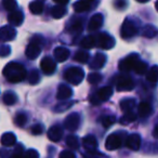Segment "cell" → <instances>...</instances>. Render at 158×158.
<instances>
[{
    "label": "cell",
    "instance_id": "cell-49",
    "mask_svg": "<svg viewBox=\"0 0 158 158\" xmlns=\"http://www.w3.org/2000/svg\"><path fill=\"white\" fill-rule=\"evenodd\" d=\"M153 136L155 139H158V125H156V127L153 130Z\"/></svg>",
    "mask_w": 158,
    "mask_h": 158
},
{
    "label": "cell",
    "instance_id": "cell-50",
    "mask_svg": "<svg viewBox=\"0 0 158 158\" xmlns=\"http://www.w3.org/2000/svg\"><path fill=\"white\" fill-rule=\"evenodd\" d=\"M0 156H1V158H7L8 152H6L5 149H1V152H0Z\"/></svg>",
    "mask_w": 158,
    "mask_h": 158
},
{
    "label": "cell",
    "instance_id": "cell-8",
    "mask_svg": "<svg viewBox=\"0 0 158 158\" xmlns=\"http://www.w3.org/2000/svg\"><path fill=\"white\" fill-rule=\"evenodd\" d=\"M80 125V115L77 113H72L66 117L65 121H64V127L69 131H75Z\"/></svg>",
    "mask_w": 158,
    "mask_h": 158
},
{
    "label": "cell",
    "instance_id": "cell-7",
    "mask_svg": "<svg viewBox=\"0 0 158 158\" xmlns=\"http://www.w3.org/2000/svg\"><path fill=\"white\" fill-rule=\"evenodd\" d=\"M112 94H113L112 87H110V86L103 87V88H101L97 93H95L93 99H91V103L98 105V104H100V102H104V101L110 100V98L112 97Z\"/></svg>",
    "mask_w": 158,
    "mask_h": 158
},
{
    "label": "cell",
    "instance_id": "cell-43",
    "mask_svg": "<svg viewBox=\"0 0 158 158\" xmlns=\"http://www.w3.org/2000/svg\"><path fill=\"white\" fill-rule=\"evenodd\" d=\"M23 158H39V154L36 149H28L24 153Z\"/></svg>",
    "mask_w": 158,
    "mask_h": 158
},
{
    "label": "cell",
    "instance_id": "cell-17",
    "mask_svg": "<svg viewBox=\"0 0 158 158\" xmlns=\"http://www.w3.org/2000/svg\"><path fill=\"white\" fill-rule=\"evenodd\" d=\"M8 20H9V23L12 26H20L23 23L24 15H23V13L20 10H14V11L10 12L9 16H8Z\"/></svg>",
    "mask_w": 158,
    "mask_h": 158
},
{
    "label": "cell",
    "instance_id": "cell-14",
    "mask_svg": "<svg viewBox=\"0 0 158 158\" xmlns=\"http://www.w3.org/2000/svg\"><path fill=\"white\" fill-rule=\"evenodd\" d=\"M73 95V90L70 87L66 86V85H61L57 88V93H56V99L60 101H65V100L70 99Z\"/></svg>",
    "mask_w": 158,
    "mask_h": 158
},
{
    "label": "cell",
    "instance_id": "cell-5",
    "mask_svg": "<svg viewBox=\"0 0 158 158\" xmlns=\"http://www.w3.org/2000/svg\"><path fill=\"white\" fill-rule=\"evenodd\" d=\"M121 37L123 39H130V38L134 37L138 34V28H136L135 24L132 21H130L129 19L125 20V22L121 25Z\"/></svg>",
    "mask_w": 158,
    "mask_h": 158
},
{
    "label": "cell",
    "instance_id": "cell-30",
    "mask_svg": "<svg viewBox=\"0 0 158 158\" xmlns=\"http://www.w3.org/2000/svg\"><path fill=\"white\" fill-rule=\"evenodd\" d=\"M80 47L85 49H91L95 47V35H90L88 37L84 38L80 42Z\"/></svg>",
    "mask_w": 158,
    "mask_h": 158
},
{
    "label": "cell",
    "instance_id": "cell-42",
    "mask_svg": "<svg viewBox=\"0 0 158 158\" xmlns=\"http://www.w3.org/2000/svg\"><path fill=\"white\" fill-rule=\"evenodd\" d=\"M73 103H74V102H69V103H60L54 107V110H55V112H57V113H59V112H64V110H68V108L73 105Z\"/></svg>",
    "mask_w": 158,
    "mask_h": 158
},
{
    "label": "cell",
    "instance_id": "cell-32",
    "mask_svg": "<svg viewBox=\"0 0 158 158\" xmlns=\"http://www.w3.org/2000/svg\"><path fill=\"white\" fill-rule=\"evenodd\" d=\"M157 33H158L157 29H156L153 25H146V26H144V28H143V31H142V35L146 38L155 37V36L157 35Z\"/></svg>",
    "mask_w": 158,
    "mask_h": 158
},
{
    "label": "cell",
    "instance_id": "cell-21",
    "mask_svg": "<svg viewBox=\"0 0 158 158\" xmlns=\"http://www.w3.org/2000/svg\"><path fill=\"white\" fill-rule=\"evenodd\" d=\"M69 56V51L64 47H57L54 50V59L57 62H64Z\"/></svg>",
    "mask_w": 158,
    "mask_h": 158
},
{
    "label": "cell",
    "instance_id": "cell-51",
    "mask_svg": "<svg viewBox=\"0 0 158 158\" xmlns=\"http://www.w3.org/2000/svg\"><path fill=\"white\" fill-rule=\"evenodd\" d=\"M136 1H138V2H147V1H148V0H136Z\"/></svg>",
    "mask_w": 158,
    "mask_h": 158
},
{
    "label": "cell",
    "instance_id": "cell-20",
    "mask_svg": "<svg viewBox=\"0 0 158 158\" xmlns=\"http://www.w3.org/2000/svg\"><path fill=\"white\" fill-rule=\"evenodd\" d=\"M0 142H1V145L6 147L9 146H13L16 143V136L14 135L12 132H7V133H3L0 138Z\"/></svg>",
    "mask_w": 158,
    "mask_h": 158
},
{
    "label": "cell",
    "instance_id": "cell-28",
    "mask_svg": "<svg viewBox=\"0 0 158 158\" xmlns=\"http://www.w3.org/2000/svg\"><path fill=\"white\" fill-rule=\"evenodd\" d=\"M65 14H66V9L64 6L57 5L51 9V15L54 19H61V18H63Z\"/></svg>",
    "mask_w": 158,
    "mask_h": 158
},
{
    "label": "cell",
    "instance_id": "cell-37",
    "mask_svg": "<svg viewBox=\"0 0 158 158\" xmlns=\"http://www.w3.org/2000/svg\"><path fill=\"white\" fill-rule=\"evenodd\" d=\"M134 72L139 75L145 74V73L147 72V64L142 61H139L138 63H136V65L134 66Z\"/></svg>",
    "mask_w": 158,
    "mask_h": 158
},
{
    "label": "cell",
    "instance_id": "cell-19",
    "mask_svg": "<svg viewBox=\"0 0 158 158\" xmlns=\"http://www.w3.org/2000/svg\"><path fill=\"white\" fill-rule=\"evenodd\" d=\"M82 144H84L85 148L87 152H92L97 151L98 148V141L93 135H87L82 139Z\"/></svg>",
    "mask_w": 158,
    "mask_h": 158
},
{
    "label": "cell",
    "instance_id": "cell-25",
    "mask_svg": "<svg viewBox=\"0 0 158 158\" xmlns=\"http://www.w3.org/2000/svg\"><path fill=\"white\" fill-rule=\"evenodd\" d=\"M29 10L33 14H40L44 11V2L40 0H35L29 3Z\"/></svg>",
    "mask_w": 158,
    "mask_h": 158
},
{
    "label": "cell",
    "instance_id": "cell-23",
    "mask_svg": "<svg viewBox=\"0 0 158 158\" xmlns=\"http://www.w3.org/2000/svg\"><path fill=\"white\" fill-rule=\"evenodd\" d=\"M91 3H89L86 0H79L77 2L74 3V10L77 13H82V12H86L90 9Z\"/></svg>",
    "mask_w": 158,
    "mask_h": 158
},
{
    "label": "cell",
    "instance_id": "cell-53",
    "mask_svg": "<svg viewBox=\"0 0 158 158\" xmlns=\"http://www.w3.org/2000/svg\"><path fill=\"white\" fill-rule=\"evenodd\" d=\"M86 1H88L89 3H92V2H94V0H86Z\"/></svg>",
    "mask_w": 158,
    "mask_h": 158
},
{
    "label": "cell",
    "instance_id": "cell-3",
    "mask_svg": "<svg viewBox=\"0 0 158 158\" xmlns=\"http://www.w3.org/2000/svg\"><path fill=\"white\" fill-rule=\"evenodd\" d=\"M42 39L39 36H35V37L31 39V44L27 46L26 50H25V54L28 59L31 60H35L39 56L40 51H41V44H42Z\"/></svg>",
    "mask_w": 158,
    "mask_h": 158
},
{
    "label": "cell",
    "instance_id": "cell-52",
    "mask_svg": "<svg viewBox=\"0 0 158 158\" xmlns=\"http://www.w3.org/2000/svg\"><path fill=\"white\" fill-rule=\"evenodd\" d=\"M155 8H156V10L158 11V1H156V3H155Z\"/></svg>",
    "mask_w": 158,
    "mask_h": 158
},
{
    "label": "cell",
    "instance_id": "cell-22",
    "mask_svg": "<svg viewBox=\"0 0 158 158\" xmlns=\"http://www.w3.org/2000/svg\"><path fill=\"white\" fill-rule=\"evenodd\" d=\"M152 113V106L149 105L148 103H146V102H142V103L139 104L138 106V114L140 117H143V118H145V117L149 116Z\"/></svg>",
    "mask_w": 158,
    "mask_h": 158
},
{
    "label": "cell",
    "instance_id": "cell-29",
    "mask_svg": "<svg viewBox=\"0 0 158 158\" xmlns=\"http://www.w3.org/2000/svg\"><path fill=\"white\" fill-rule=\"evenodd\" d=\"M16 100H18V97L13 91H7L2 97V101L6 105H13L16 102Z\"/></svg>",
    "mask_w": 158,
    "mask_h": 158
},
{
    "label": "cell",
    "instance_id": "cell-44",
    "mask_svg": "<svg viewBox=\"0 0 158 158\" xmlns=\"http://www.w3.org/2000/svg\"><path fill=\"white\" fill-rule=\"evenodd\" d=\"M10 51L11 48L9 46H6V44H1L0 46V56L1 57H6L10 54Z\"/></svg>",
    "mask_w": 158,
    "mask_h": 158
},
{
    "label": "cell",
    "instance_id": "cell-46",
    "mask_svg": "<svg viewBox=\"0 0 158 158\" xmlns=\"http://www.w3.org/2000/svg\"><path fill=\"white\" fill-rule=\"evenodd\" d=\"M60 158H76V156L72 151H63L60 154Z\"/></svg>",
    "mask_w": 158,
    "mask_h": 158
},
{
    "label": "cell",
    "instance_id": "cell-10",
    "mask_svg": "<svg viewBox=\"0 0 158 158\" xmlns=\"http://www.w3.org/2000/svg\"><path fill=\"white\" fill-rule=\"evenodd\" d=\"M15 36L16 31L14 27L11 26V25H6V26H2L0 28V41H11L15 38Z\"/></svg>",
    "mask_w": 158,
    "mask_h": 158
},
{
    "label": "cell",
    "instance_id": "cell-24",
    "mask_svg": "<svg viewBox=\"0 0 158 158\" xmlns=\"http://www.w3.org/2000/svg\"><path fill=\"white\" fill-rule=\"evenodd\" d=\"M135 107V100L134 99H125L120 102V108L125 113L132 112Z\"/></svg>",
    "mask_w": 158,
    "mask_h": 158
},
{
    "label": "cell",
    "instance_id": "cell-26",
    "mask_svg": "<svg viewBox=\"0 0 158 158\" xmlns=\"http://www.w3.org/2000/svg\"><path fill=\"white\" fill-rule=\"evenodd\" d=\"M146 79L149 82H153V84H156V82L158 81V66L157 65L153 66V67L147 70Z\"/></svg>",
    "mask_w": 158,
    "mask_h": 158
},
{
    "label": "cell",
    "instance_id": "cell-47",
    "mask_svg": "<svg viewBox=\"0 0 158 158\" xmlns=\"http://www.w3.org/2000/svg\"><path fill=\"white\" fill-rule=\"evenodd\" d=\"M114 5H115V7L118 8V9H123L127 3H126V0H115Z\"/></svg>",
    "mask_w": 158,
    "mask_h": 158
},
{
    "label": "cell",
    "instance_id": "cell-38",
    "mask_svg": "<svg viewBox=\"0 0 158 158\" xmlns=\"http://www.w3.org/2000/svg\"><path fill=\"white\" fill-rule=\"evenodd\" d=\"M2 5L7 11L12 12L16 8V1L15 0H2Z\"/></svg>",
    "mask_w": 158,
    "mask_h": 158
},
{
    "label": "cell",
    "instance_id": "cell-40",
    "mask_svg": "<svg viewBox=\"0 0 158 158\" xmlns=\"http://www.w3.org/2000/svg\"><path fill=\"white\" fill-rule=\"evenodd\" d=\"M27 121V116L23 113H20V114L16 115L15 117V123L19 126V127H23V126L26 123Z\"/></svg>",
    "mask_w": 158,
    "mask_h": 158
},
{
    "label": "cell",
    "instance_id": "cell-36",
    "mask_svg": "<svg viewBox=\"0 0 158 158\" xmlns=\"http://www.w3.org/2000/svg\"><path fill=\"white\" fill-rule=\"evenodd\" d=\"M135 119H136V115L134 114L133 112L125 113V115L121 117L120 123H123V125H128V123H133Z\"/></svg>",
    "mask_w": 158,
    "mask_h": 158
},
{
    "label": "cell",
    "instance_id": "cell-15",
    "mask_svg": "<svg viewBox=\"0 0 158 158\" xmlns=\"http://www.w3.org/2000/svg\"><path fill=\"white\" fill-rule=\"evenodd\" d=\"M103 24V15L100 13H97L90 19L88 23V31H94L99 29Z\"/></svg>",
    "mask_w": 158,
    "mask_h": 158
},
{
    "label": "cell",
    "instance_id": "cell-27",
    "mask_svg": "<svg viewBox=\"0 0 158 158\" xmlns=\"http://www.w3.org/2000/svg\"><path fill=\"white\" fill-rule=\"evenodd\" d=\"M69 31L73 34H79L82 31V22L81 20L76 19V20H73L69 23Z\"/></svg>",
    "mask_w": 158,
    "mask_h": 158
},
{
    "label": "cell",
    "instance_id": "cell-41",
    "mask_svg": "<svg viewBox=\"0 0 158 158\" xmlns=\"http://www.w3.org/2000/svg\"><path fill=\"white\" fill-rule=\"evenodd\" d=\"M84 158H106L104 155H102L101 153H99L98 151H92V152H87L86 154H84Z\"/></svg>",
    "mask_w": 158,
    "mask_h": 158
},
{
    "label": "cell",
    "instance_id": "cell-13",
    "mask_svg": "<svg viewBox=\"0 0 158 158\" xmlns=\"http://www.w3.org/2000/svg\"><path fill=\"white\" fill-rule=\"evenodd\" d=\"M126 145L131 151H139L141 146V136L138 133L130 134L126 140Z\"/></svg>",
    "mask_w": 158,
    "mask_h": 158
},
{
    "label": "cell",
    "instance_id": "cell-31",
    "mask_svg": "<svg viewBox=\"0 0 158 158\" xmlns=\"http://www.w3.org/2000/svg\"><path fill=\"white\" fill-rule=\"evenodd\" d=\"M74 60L76 62H79L81 64H86L89 60V53L87 51H77L74 56Z\"/></svg>",
    "mask_w": 158,
    "mask_h": 158
},
{
    "label": "cell",
    "instance_id": "cell-45",
    "mask_svg": "<svg viewBox=\"0 0 158 158\" xmlns=\"http://www.w3.org/2000/svg\"><path fill=\"white\" fill-rule=\"evenodd\" d=\"M44 132V126L40 125V123H37V125H34L31 127V133L35 134V135H39Z\"/></svg>",
    "mask_w": 158,
    "mask_h": 158
},
{
    "label": "cell",
    "instance_id": "cell-1",
    "mask_svg": "<svg viewBox=\"0 0 158 158\" xmlns=\"http://www.w3.org/2000/svg\"><path fill=\"white\" fill-rule=\"evenodd\" d=\"M2 74L7 78L8 81L12 82V84H18V82L23 81L27 77L24 66L16 62H11L8 65H6L2 70Z\"/></svg>",
    "mask_w": 158,
    "mask_h": 158
},
{
    "label": "cell",
    "instance_id": "cell-33",
    "mask_svg": "<svg viewBox=\"0 0 158 158\" xmlns=\"http://www.w3.org/2000/svg\"><path fill=\"white\" fill-rule=\"evenodd\" d=\"M27 79H28V82L31 85H36L40 81V75L38 73V70L33 69L29 72L28 76H27Z\"/></svg>",
    "mask_w": 158,
    "mask_h": 158
},
{
    "label": "cell",
    "instance_id": "cell-34",
    "mask_svg": "<svg viewBox=\"0 0 158 158\" xmlns=\"http://www.w3.org/2000/svg\"><path fill=\"white\" fill-rule=\"evenodd\" d=\"M66 144L70 149H78L79 148V141L78 138L75 135H69L66 139Z\"/></svg>",
    "mask_w": 158,
    "mask_h": 158
},
{
    "label": "cell",
    "instance_id": "cell-39",
    "mask_svg": "<svg viewBox=\"0 0 158 158\" xmlns=\"http://www.w3.org/2000/svg\"><path fill=\"white\" fill-rule=\"evenodd\" d=\"M116 121V117L115 116H105L102 118V125L104 128H108L112 125H114Z\"/></svg>",
    "mask_w": 158,
    "mask_h": 158
},
{
    "label": "cell",
    "instance_id": "cell-2",
    "mask_svg": "<svg viewBox=\"0 0 158 158\" xmlns=\"http://www.w3.org/2000/svg\"><path fill=\"white\" fill-rule=\"evenodd\" d=\"M85 73L79 67H70L64 73V79L72 85H79L84 80Z\"/></svg>",
    "mask_w": 158,
    "mask_h": 158
},
{
    "label": "cell",
    "instance_id": "cell-16",
    "mask_svg": "<svg viewBox=\"0 0 158 158\" xmlns=\"http://www.w3.org/2000/svg\"><path fill=\"white\" fill-rule=\"evenodd\" d=\"M63 136V129L60 126L55 125L49 129L48 131V138L49 140H51L52 142H59Z\"/></svg>",
    "mask_w": 158,
    "mask_h": 158
},
{
    "label": "cell",
    "instance_id": "cell-9",
    "mask_svg": "<svg viewBox=\"0 0 158 158\" xmlns=\"http://www.w3.org/2000/svg\"><path fill=\"white\" fill-rule=\"evenodd\" d=\"M123 144V140H121L120 135L117 133H113L107 136L105 141V148L107 151H115L118 149Z\"/></svg>",
    "mask_w": 158,
    "mask_h": 158
},
{
    "label": "cell",
    "instance_id": "cell-18",
    "mask_svg": "<svg viewBox=\"0 0 158 158\" xmlns=\"http://www.w3.org/2000/svg\"><path fill=\"white\" fill-rule=\"evenodd\" d=\"M106 63V55L103 53H97L95 56L93 57L92 62L90 63V68L92 69H100Z\"/></svg>",
    "mask_w": 158,
    "mask_h": 158
},
{
    "label": "cell",
    "instance_id": "cell-35",
    "mask_svg": "<svg viewBox=\"0 0 158 158\" xmlns=\"http://www.w3.org/2000/svg\"><path fill=\"white\" fill-rule=\"evenodd\" d=\"M87 80H88V82L91 85H98L101 82L102 75L99 74V73H91V74H89L88 77H87Z\"/></svg>",
    "mask_w": 158,
    "mask_h": 158
},
{
    "label": "cell",
    "instance_id": "cell-4",
    "mask_svg": "<svg viewBox=\"0 0 158 158\" xmlns=\"http://www.w3.org/2000/svg\"><path fill=\"white\" fill-rule=\"evenodd\" d=\"M115 46V39L106 33H101L95 35V47H99L104 50L112 49Z\"/></svg>",
    "mask_w": 158,
    "mask_h": 158
},
{
    "label": "cell",
    "instance_id": "cell-6",
    "mask_svg": "<svg viewBox=\"0 0 158 158\" xmlns=\"http://www.w3.org/2000/svg\"><path fill=\"white\" fill-rule=\"evenodd\" d=\"M140 61V56L136 53H132V54L128 55L127 57L119 63V69L121 72H129L131 69H134V66L136 65V63Z\"/></svg>",
    "mask_w": 158,
    "mask_h": 158
},
{
    "label": "cell",
    "instance_id": "cell-11",
    "mask_svg": "<svg viewBox=\"0 0 158 158\" xmlns=\"http://www.w3.org/2000/svg\"><path fill=\"white\" fill-rule=\"evenodd\" d=\"M40 67L46 75H52L55 72L56 64H55L54 60L51 59L50 56H44L40 62Z\"/></svg>",
    "mask_w": 158,
    "mask_h": 158
},
{
    "label": "cell",
    "instance_id": "cell-48",
    "mask_svg": "<svg viewBox=\"0 0 158 158\" xmlns=\"http://www.w3.org/2000/svg\"><path fill=\"white\" fill-rule=\"evenodd\" d=\"M53 1H55V2H56L57 5H60V6H65L66 3H68V1H69V0H53Z\"/></svg>",
    "mask_w": 158,
    "mask_h": 158
},
{
    "label": "cell",
    "instance_id": "cell-12",
    "mask_svg": "<svg viewBox=\"0 0 158 158\" xmlns=\"http://www.w3.org/2000/svg\"><path fill=\"white\" fill-rule=\"evenodd\" d=\"M133 88V80L128 76H121L117 81V90L118 91H131Z\"/></svg>",
    "mask_w": 158,
    "mask_h": 158
}]
</instances>
